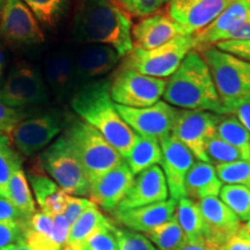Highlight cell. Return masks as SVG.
I'll use <instances>...</instances> for the list:
<instances>
[{
	"label": "cell",
	"instance_id": "obj_36",
	"mask_svg": "<svg viewBox=\"0 0 250 250\" xmlns=\"http://www.w3.org/2000/svg\"><path fill=\"white\" fill-rule=\"evenodd\" d=\"M218 177L223 183L243 186L250 189V164L248 161H235L215 166Z\"/></svg>",
	"mask_w": 250,
	"mask_h": 250
},
{
	"label": "cell",
	"instance_id": "obj_42",
	"mask_svg": "<svg viewBox=\"0 0 250 250\" xmlns=\"http://www.w3.org/2000/svg\"><path fill=\"white\" fill-rule=\"evenodd\" d=\"M26 111L23 109H15L0 102V133H12L19 123L26 120Z\"/></svg>",
	"mask_w": 250,
	"mask_h": 250
},
{
	"label": "cell",
	"instance_id": "obj_1",
	"mask_svg": "<svg viewBox=\"0 0 250 250\" xmlns=\"http://www.w3.org/2000/svg\"><path fill=\"white\" fill-rule=\"evenodd\" d=\"M71 107L78 116L95 127L122 158L130 154L137 133L123 121L110 96V83L95 80L73 93Z\"/></svg>",
	"mask_w": 250,
	"mask_h": 250
},
{
	"label": "cell",
	"instance_id": "obj_17",
	"mask_svg": "<svg viewBox=\"0 0 250 250\" xmlns=\"http://www.w3.org/2000/svg\"><path fill=\"white\" fill-rule=\"evenodd\" d=\"M168 196L169 190L164 170L160 166L155 165L134 177L129 191L114 211H125L165 202Z\"/></svg>",
	"mask_w": 250,
	"mask_h": 250
},
{
	"label": "cell",
	"instance_id": "obj_18",
	"mask_svg": "<svg viewBox=\"0 0 250 250\" xmlns=\"http://www.w3.org/2000/svg\"><path fill=\"white\" fill-rule=\"evenodd\" d=\"M134 175L126 162H122L89 183V199L103 210L112 212L132 186Z\"/></svg>",
	"mask_w": 250,
	"mask_h": 250
},
{
	"label": "cell",
	"instance_id": "obj_43",
	"mask_svg": "<svg viewBox=\"0 0 250 250\" xmlns=\"http://www.w3.org/2000/svg\"><path fill=\"white\" fill-rule=\"evenodd\" d=\"M94 203L90 201V199L87 198H83V197H74L68 195L67 198V205L66 208H65L64 214L65 218L67 219L68 224L72 225L74 221L77 220L78 218L80 217L81 213L83 211H86L87 208L93 206Z\"/></svg>",
	"mask_w": 250,
	"mask_h": 250
},
{
	"label": "cell",
	"instance_id": "obj_35",
	"mask_svg": "<svg viewBox=\"0 0 250 250\" xmlns=\"http://www.w3.org/2000/svg\"><path fill=\"white\" fill-rule=\"evenodd\" d=\"M36 19L46 27H55L66 11L70 0H22Z\"/></svg>",
	"mask_w": 250,
	"mask_h": 250
},
{
	"label": "cell",
	"instance_id": "obj_11",
	"mask_svg": "<svg viewBox=\"0 0 250 250\" xmlns=\"http://www.w3.org/2000/svg\"><path fill=\"white\" fill-rule=\"evenodd\" d=\"M0 36L19 46L40 45L45 41L36 17L22 0H5Z\"/></svg>",
	"mask_w": 250,
	"mask_h": 250
},
{
	"label": "cell",
	"instance_id": "obj_29",
	"mask_svg": "<svg viewBox=\"0 0 250 250\" xmlns=\"http://www.w3.org/2000/svg\"><path fill=\"white\" fill-rule=\"evenodd\" d=\"M162 151L158 138L137 134L130 154L125 159L133 175H138L147 168L160 164Z\"/></svg>",
	"mask_w": 250,
	"mask_h": 250
},
{
	"label": "cell",
	"instance_id": "obj_47",
	"mask_svg": "<svg viewBox=\"0 0 250 250\" xmlns=\"http://www.w3.org/2000/svg\"><path fill=\"white\" fill-rule=\"evenodd\" d=\"M220 250H250L248 242L245 236V229L243 227L233 235L226 243L221 246Z\"/></svg>",
	"mask_w": 250,
	"mask_h": 250
},
{
	"label": "cell",
	"instance_id": "obj_44",
	"mask_svg": "<svg viewBox=\"0 0 250 250\" xmlns=\"http://www.w3.org/2000/svg\"><path fill=\"white\" fill-rule=\"evenodd\" d=\"M217 48L221 51L232 54L236 57L250 62V40L246 41H224L217 43Z\"/></svg>",
	"mask_w": 250,
	"mask_h": 250
},
{
	"label": "cell",
	"instance_id": "obj_30",
	"mask_svg": "<svg viewBox=\"0 0 250 250\" xmlns=\"http://www.w3.org/2000/svg\"><path fill=\"white\" fill-rule=\"evenodd\" d=\"M8 201L15 206V208L26 220H29L36 212L35 201L31 195L26 174L22 169V164L15 166L12 171L8 184Z\"/></svg>",
	"mask_w": 250,
	"mask_h": 250
},
{
	"label": "cell",
	"instance_id": "obj_33",
	"mask_svg": "<svg viewBox=\"0 0 250 250\" xmlns=\"http://www.w3.org/2000/svg\"><path fill=\"white\" fill-rule=\"evenodd\" d=\"M220 199L237 215L241 223L250 220V189L236 184H226L220 190Z\"/></svg>",
	"mask_w": 250,
	"mask_h": 250
},
{
	"label": "cell",
	"instance_id": "obj_54",
	"mask_svg": "<svg viewBox=\"0 0 250 250\" xmlns=\"http://www.w3.org/2000/svg\"><path fill=\"white\" fill-rule=\"evenodd\" d=\"M247 2H248V5L250 6V0H247Z\"/></svg>",
	"mask_w": 250,
	"mask_h": 250
},
{
	"label": "cell",
	"instance_id": "obj_2",
	"mask_svg": "<svg viewBox=\"0 0 250 250\" xmlns=\"http://www.w3.org/2000/svg\"><path fill=\"white\" fill-rule=\"evenodd\" d=\"M74 36L81 42L114 48L121 57L132 51V24L111 0H81L74 17Z\"/></svg>",
	"mask_w": 250,
	"mask_h": 250
},
{
	"label": "cell",
	"instance_id": "obj_16",
	"mask_svg": "<svg viewBox=\"0 0 250 250\" xmlns=\"http://www.w3.org/2000/svg\"><path fill=\"white\" fill-rule=\"evenodd\" d=\"M70 227L64 214L51 218L36 211L26 223V243L30 250H62Z\"/></svg>",
	"mask_w": 250,
	"mask_h": 250
},
{
	"label": "cell",
	"instance_id": "obj_20",
	"mask_svg": "<svg viewBox=\"0 0 250 250\" xmlns=\"http://www.w3.org/2000/svg\"><path fill=\"white\" fill-rule=\"evenodd\" d=\"M198 204L208 226L206 240L220 248L242 228L241 220L218 197H208Z\"/></svg>",
	"mask_w": 250,
	"mask_h": 250
},
{
	"label": "cell",
	"instance_id": "obj_51",
	"mask_svg": "<svg viewBox=\"0 0 250 250\" xmlns=\"http://www.w3.org/2000/svg\"><path fill=\"white\" fill-rule=\"evenodd\" d=\"M243 229H245V228H243ZM245 236H246V240H247V242H248L249 248H250V233L247 232L246 229H245Z\"/></svg>",
	"mask_w": 250,
	"mask_h": 250
},
{
	"label": "cell",
	"instance_id": "obj_19",
	"mask_svg": "<svg viewBox=\"0 0 250 250\" xmlns=\"http://www.w3.org/2000/svg\"><path fill=\"white\" fill-rule=\"evenodd\" d=\"M250 20V6L247 0H233L225 11L204 29L193 34L195 50L198 52L224 42L229 34Z\"/></svg>",
	"mask_w": 250,
	"mask_h": 250
},
{
	"label": "cell",
	"instance_id": "obj_14",
	"mask_svg": "<svg viewBox=\"0 0 250 250\" xmlns=\"http://www.w3.org/2000/svg\"><path fill=\"white\" fill-rule=\"evenodd\" d=\"M159 142L162 151L160 165L167 181L169 195L171 198L179 202L181 198L187 197L186 179L195 164V156L173 134L165 137Z\"/></svg>",
	"mask_w": 250,
	"mask_h": 250
},
{
	"label": "cell",
	"instance_id": "obj_21",
	"mask_svg": "<svg viewBox=\"0 0 250 250\" xmlns=\"http://www.w3.org/2000/svg\"><path fill=\"white\" fill-rule=\"evenodd\" d=\"M177 201L170 198L165 202L130 208L125 211H112L118 224L138 233H149L160 225L167 223L174 217Z\"/></svg>",
	"mask_w": 250,
	"mask_h": 250
},
{
	"label": "cell",
	"instance_id": "obj_41",
	"mask_svg": "<svg viewBox=\"0 0 250 250\" xmlns=\"http://www.w3.org/2000/svg\"><path fill=\"white\" fill-rule=\"evenodd\" d=\"M124 9L136 17L146 18L154 14L158 9L170 0H118Z\"/></svg>",
	"mask_w": 250,
	"mask_h": 250
},
{
	"label": "cell",
	"instance_id": "obj_23",
	"mask_svg": "<svg viewBox=\"0 0 250 250\" xmlns=\"http://www.w3.org/2000/svg\"><path fill=\"white\" fill-rule=\"evenodd\" d=\"M180 35H187L183 28L169 15L161 13L144 18L132 28V40L136 43L134 48L145 50L158 48Z\"/></svg>",
	"mask_w": 250,
	"mask_h": 250
},
{
	"label": "cell",
	"instance_id": "obj_3",
	"mask_svg": "<svg viewBox=\"0 0 250 250\" xmlns=\"http://www.w3.org/2000/svg\"><path fill=\"white\" fill-rule=\"evenodd\" d=\"M164 99L173 107L226 115L208 64L196 50L168 78Z\"/></svg>",
	"mask_w": 250,
	"mask_h": 250
},
{
	"label": "cell",
	"instance_id": "obj_10",
	"mask_svg": "<svg viewBox=\"0 0 250 250\" xmlns=\"http://www.w3.org/2000/svg\"><path fill=\"white\" fill-rule=\"evenodd\" d=\"M221 115L204 110L180 109L176 112L171 134L186 145L199 161L211 164L206 154V145L217 134Z\"/></svg>",
	"mask_w": 250,
	"mask_h": 250
},
{
	"label": "cell",
	"instance_id": "obj_8",
	"mask_svg": "<svg viewBox=\"0 0 250 250\" xmlns=\"http://www.w3.org/2000/svg\"><path fill=\"white\" fill-rule=\"evenodd\" d=\"M49 98V87L42 72L29 64H19L11 68L0 85V102L15 109L40 104Z\"/></svg>",
	"mask_w": 250,
	"mask_h": 250
},
{
	"label": "cell",
	"instance_id": "obj_5",
	"mask_svg": "<svg viewBox=\"0 0 250 250\" xmlns=\"http://www.w3.org/2000/svg\"><path fill=\"white\" fill-rule=\"evenodd\" d=\"M64 134L70 139L89 183L125 161L104 137L85 121L71 118Z\"/></svg>",
	"mask_w": 250,
	"mask_h": 250
},
{
	"label": "cell",
	"instance_id": "obj_9",
	"mask_svg": "<svg viewBox=\"0 0 250 250\" xmlns=\"http://www.w3.org/2000/svg\"><path fill=\"white\" fill-rule=\"evenodd\" d=\"M167 81L145 76L132 68L123 67L110 83V96L115 103L131 108H147L159 102Z\"/></svg>",
	"mask_w": 250,
	"mask_h": 250
},
{
	"label": "cell",
	"instance_id": "obj_4",
	"mask_svg": "<svg viewBox=\"0 0 250 250\" xmlns=\"http://www.w3.org/2000/svg\"><path fill=\"white\" fill-rule=\"evenodd\" d=\"M202 57L210 68L225 114L230 115L237 103L250 96V62L214 46L202 51Z\"/></svg>",
	"mask_w": 250,
	"mask_h": 250
},
{
	"label": "cell",
	"instance_id": "obj_31",
	"mask_svg": "<svg viewBox=\"0 0 250 250\" xmlns=\"http://www.w3.org/2000/svg\"><path fill=\"white\" fill-rule=\"evenodd\" d=\"M217 136L242 152L243 160L250 164V133L232 115H221Z\"/></svg>",
	"mask_w": 250,
	"mask_h": 250
},
{
	"label": "cell",
	"instance_id": "obj_28",
	"mask_svg": "<svg viewBox=\"0 0 250 250\" xmlns=\"http://www.w3.org/2000/svg\"><path fill=\"white\" fill-rule=\"evenodd\" d=\"M175 217L182 228L187 241L201 242L206 240L208 226L203 217L198 202L183 197L177 202Z\"/></svg>",
	"mask_w": 250,
	"mask_h": 250
},
{
	"label": "cell",
	"instance_id": "obj_39",
	"mask_svg": "<svg viewBox=\"0 0 250 250\" xmlns=\"http://www.w3.org/2000/svg\"><path fill=\"white\" fill-rule=\"evenodd\" d=\"M112 227L114 224L110 220L96 228L87 240L83 250H118L117 240L112 232Z\"/></svg>",
	"mask_w": 250,
	"mask_h": 250
},
{
	"label": "cell",
	"instance_id": "obj_40",
	"mask_svg": "<svg viewBox=\"0 0 250 250\" xmlns=\"http://www.w3.org/2000/svg\"><path fill=\"white\" fill-rule=\"evenodd\" d=\"M24 221H1L0 223V248L26 243V223Z\"/></svg>",
	"mask_w": 250,
	"mask_h": 250
},
{
	"label": "cell",
	"instance_id": "obj_38",
	"mask_svg": "<svg viewBox=\"0 0 250 250\" xmlns=\"http://www.w3.org/2000/svg\"><path fill=\"white\" fill-rule=\"evenodd\" d=\"M112 232L116 236L118 250H159L147 236L129 228H120L114 225Z\"/></svg>",
	"mask_w": 250,
	"mask_h": 250
},
{
	"label": "cell",
	"instance_id": "obj_26",
	"mask_svg": "<svg viewBox=\"0 0 250 250\" xmlns=\"http://www.w3.org/2000/svg\"><path fill=\"white\" fill-rule=\"evenodd\" d=\"M223 182L218 177L215 167L204 161L195 162L186 179V193L192 201H202L208 197H218Z\"/></svg>",
	"mask_w": 250,
	"mask_h": 250
},
{
	"label": "cell",
	"instance_id": "obj_25",
	"mask_svg": "<svg viewBox=\"0 0 250 250\" xmlns=\"http://www.w3.org/2000/svg\"><path fill=\"white\" fill-rule=\"evenodd\" d=\"M42 169L34 168L29 170L28 180L41 210L49 217L55 218L56 215L64 213L68 195L62 191L51 177L43 173Z\"/></svg>",
	"mask_w": 250,
	"mask_h": 250
},
{
	"label": "cell",
	"instance_id": "obj_15",
	"mask_svg": "<svg viewBox=\"0 0 250 250\" xmlns=\"http://www.w3.org/2000/svg\"><path fill=\"white\" fill-rule=\"evenodd\" d=\"M233 0H170L168 15L183 28L187 35L204 29Z\"/></svg>",
	"mask_w": 250,
	"mask_h": 250
},
{
	"label": "cell",
	"instance_id": "obj_52",
	"mask_svg": "<svg viewBox=\"0 0 250 250\" xmlns=\"http://www.w3.org/2000/svg\"><path fill=\"white\" fill-rule=\"evenodd\" d=\"M242 227L245 228V229L247 230V232L250 233V220L248 221V223H246L245 225H242Z\"/></svg>",
	"mask_w": 250,
	"mask_h": 250
},
{
	"label": "cell",
	"instance_id": "obj_27",
	"mask_svg": "<svg viewBox=\"0 0 250 250\" xmlns=\"http://www.w3.org/2000/svg\"><path fill=\"white\" fill-rule=\"evenodd\" d=\"M109 221L110 219L99 210L98 205L94 204L90 206L71 225L66 243L62 250H83L87 240L94 230Z\"/></svg>",
	"mask_w": 250,
	"mask_h": 250
},
{
	"label": "cell",
	"instance_id": "obj_45",
	"mask_svg": "<svg viewBox=\"0 0 250 250\" xmlns=\"http://www.w3.org/2000/svg\"><path fill=\"white\" fill-rule=\"evenodd\" d=\"M232 114L236 116V120L243 125V127L250 133V96H247L235 105ZM230 114V115H232Z\"/></svg>",
	"mask_w": 250,
	"mask_h": 250
},
{
	"label": "cell",
	"instance_id": "obj_32",
	"mask_svg": "<svg viewBox=\"0 0 250 250\" xmlns=\"http://www.w3.org/2000/svg\"><path fill=\"white\" fill-rule=\"evenodd\" d=\"M147 237L159 250H179L187 241L175 214L167 223L147 233Z\"/></svg>",
	"mask_w": 250,
	"mask_h": 250
},
{
	"label": "cell",
	"instance_id": "obj_46",
	"mask_svg": "<svg viewBox=\"0 0 250 250\" xmlns=\"http://www.w3.org/2000/svg\"><path fill=\"white\" fill-rule=\"evenodd\" d=\"M22 215L7 199L0 197V223L1 221H24Z\"/></svg>",
	"mask_w": 250,
	"mask_h": 250
},
{
	"label": "cell",
	"instance_id": "obj_7",
	"mask_svg": "<svg viewBox=\"0 0 250 250\" xmlns=\"http://www.w3.org/2000/svg\"><path fill=\"white\" fill-rule=\"evenodd\" d=\"M195 50L193 35H180L155 49L133 48L125 59L124 67L154 78L170 77L190 51Z\"/></svg>",
	"mask_w": 250,
	"mask_h": 250
},
{
	"label": "cell",
	"instance_id": "obj_49",
	"mask_svg": "<svg viewBox=\"0 0 250 250\" xmlns=\"http://www.w3.org/2000/svg\"><path fill=\"white\" fill-rule=\"evenodd\" d=\"M0 250H30L27 243H18V245H11L4 248H0Z\"/></svg>",
	"mask_w": 250,
	"mask_h": 250
},
{
	"label": "cell",
	"instance_id": "obj_6",
	"mask_svg": "<svg viewBox=\"0 0 250 250\" xmlns=\"http://www.w3.org/2000/svg\"><path fill=\"white\" fill-rule=\"evenodd\" d=\"M41 167L71 196H88L89 180L73 146L65 134L41 154Z\"/></svg>",
	"mask_w": 250,
	"mask_h": 250
},
{
	"label": "cell",
	"instance_id": "obj_48",
	"mask_svg": "<svg viewBox=\"0 0 250 250\" xmlns=\"http://www.w3.org/2000/svg\"><path fill=\"white\" fill-rule=\"evenodd\" d=\"M179 250H220V247L208 240H204L201 242L186 241Z\"/></svg>",
	"mask_w": 250,
	"mask_h": 250
},
{
	"label": "cell",
	"instance_id": "obj_24",
	"mask_svg": "<svg viewBox=\"0 0 250 250\" xmlns=\"http://www.w3.org/2000/svg\"><path fill=\"white\" fill-rule=\"evenodd\" d=\"M42 74L49 89L59 98H65L74 89L78 81L73 52L66 48H58L50 52L44 59Z\"/></svg>",
	"mask_w": 250,
	"mask_h": 250
},
{
	"label": "cell",
	"instance_id": "obj_50",
	"mask_svg": "<svg viewBox=\"0 0 250 250\" xmlns=\"http://www.w3.org/2000/svg\"><path fill=\"white\" fill-rule=\"evenodd\" d=\"M6 58H5V52H4V49L0 46V78L2 76V72H4V67H5V62Z\"/></svg>",
	"mask_w": 250,
	"mask_h": 250
},
{
	"label": "cell",
	"instance_id": "obj_12",
	"mask_svg": "<svg viewBox=\"0 0 250 250\" xmlns=\"http://www.w3.org/2000/svg\"><path fill=\"white\" fill-rule=\"evenodd\" d=\"M115 108L137 134L159 140L171 134L177 112V109L166 101H159L147 108H131L115 103Z\"/></svg>",
	"mask_w": 250,
	"mask_h": 250
},
{
	"label": "cell",
	"instance_id": "obj_22",
	"mask_svg": "<svg viewBox=\"0 0 250 250\" xmlns=\"http://www.w3.org/2000/svg\"><path fill=\"white\" fill-rule=\"evenodd\" d=\"M121 56L114 48L98 43H88L74 54L78 81H88L103 77L120 62Z\"/></svg>",
	"mask_w": 250,
	"mask_h": 250
},
{
	"label": "cell",
	"instance_id": "obj_34",
	"mask_svg": "<svg viewBox=\"0 0 250 250\" xmlns=\"http://www.w3.org/2000/svg\"><path fill=\"white\" fill-rule=\"evenodd\" d=\"M22 159L12 146L7 134L0 133V197L8 201V184L12 171Z\"/></svg>",
	"mask_w": 250,
	"mask_h": 250
},
{
	"label": "cell",
	"instance_id": "obj_53",
	"mask_svg": "<svg viewBox=\"0 0 250 250\" xmlns=\"http://www.w3.org/2000/svg\"><path fill=\"white\" fill-rule=\"evenodd\" d=\"M4 4H5V0H0V18H1V13H2V8H4Z\"/></svg>",
	"mask_w": 250,
	"mask_h": 250
},
{
	"label": "cell",
	"instance_id": "obj_37",
	"mask_svg": "<svg viewBox=\"0 0 250 250\" xmlns=\"http://www.w3.org/2000/svg\"><path fill=\"white\" fill-rule=\"evenodd\" d=\"M206 154L210 159V162H215L217 165L243 160V154L240 149L219 138L217 134L208 140L206 145Z\"/></svg>",
	"mask_w": 250,
	"mask_h": 250
},
{
	"label": "cell",
	"instance_id": "obj_13",
	"mask_svg": "<svg viewBox=\"0 0 250 250\" xmlns=\"http://www.w3.org/2000/svg\"><path fill=\"white\" fill-rule=\"evenodd\" d=\"M62 127L64 122L59 115L45 112L19 123L12 131L11 139L21 154L31 156L51 143L62 132Z\"/></svg>",
	"mask_w": 250,
	"mask_h": 250
}]
</instances>
